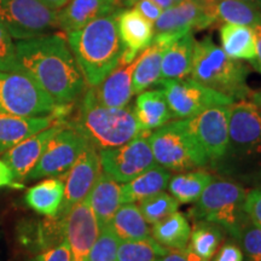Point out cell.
I'll return each instance as SVG.
<instances>
[{"mask_svg":"<svg viewBox=\"0 0 261 261\" xmlns=\"http://www.w3.org/2000/svg\"><path fill=\"white\" fill-rule=\"evenodd\" d=\"M0 71H17V52L16 42L8 29L0 23Z\"/></svg>","mask_w":261,"mask_h":261,"instance_id":"cell-38","label":"cell"},{"mask_svg":"<svg viewBox=\"0 0 261 261\" xmlns=\"http://www.w3.org/2000/svg\"><path fill=\"white\" fill-rule=\"evenodd\" d=\"M64 179L47 178L25 192L29 208L47 218H56L63 203Z\"/></svg>","mask_w":261,"mask_h":261,"instance_id":"cell-25","label":"cell"},{"mask_svg":"<svg viewBox=\"0 0 261 261\" xmlns=\"http://www.w3.org/2000/svg\"><path fill=\"white\" fill-rule=\"evenodd\" d=\"M117 31L122 44L121 65L130 64L139 57L154 39V23L146 19L135 8L123 9L116 15Z\"/></svg>","mask_w":261,"mask_h":261,"instance_id":"cell-17","label":"cell"},{"mask_svg":"<svg viewBox=\"0 0 261 261\" xmlns=\"http://www.w3.org/2000/svg\"><path fill=\"white\" fill-rule=\"evenodd\" d=\"M179 202L172 195L162 191L139 202V210L148 224H156L175 212H178Z\"/></svg>","mask_w":261,"mask_h":261,"instance_id":"cell-35","label":"cell"},{"mask_svg":"<svg viewBox=\"0 0 261 261\" xmlns=\"http://www.w3.org/2000/svg\"><path fill=\"white\" fill-rule=\"evenodd\" d=\"M98 150L117 148L142 133L130 108H108L99 104L89 87L73 125Z\"/></svg>","mask_w":261,"mask_h":261,"instance_id":"cell-3","label":"cell"},{"mask_svg":"<svg viewBox=\"0 0 261 261\" xmlns=\"http://www.w3.org/2000/svg\"><path fill=\"white\" fill-rule=\"evenodd\" d=\"M215 23L210 6L194 0H182L172 8L163 10L154 23V39L151 45L167 48L192 29H204Z\"/></svg>","mask_w":261,"mask_h":261,"instance_id":"cell-11","label":"cell"},{"mask_svg":"<svg viewBox=\"0 0 261 261\" xmlns=\"http://www.w3.org/2000/svg\"><path fill=\"white\" fill-rule=\"evenodd\" d=\"M42 4H45L47 8H50L51 10H55V11H58L61 10L63 6L68 4L69 0H40Z\"/></svg>","mask_w":261,"mask_h":261,"instance_id":"cell-45","label":"cell"},{"mask_svg":"<svg viewBox=\"0 0 261 261\" xmlns=\"http://www.w3.org/2000/svg\"><path fill=\"white\" fill-rule=\"evenodd\" d=\"M58 106L39 85L23 73L0 71V113L39 117L52 115Z\"/></svg>","mask_w":261,"mask_h":261,"instance_id":"cell-7","label":"cell"},{"mask_svg":"<svg viewBox=\"0 0 261 261\" xmlns=\"http://www.w3.org/2000/svg\"><path fill=\"white\" fill-rule=\"evenodd\" d=\"M190 75L191 79L233 100H243L252 93L247 85L248 68L228 57L210 35L195 42Z\"/></svg>","mask_w":261,"mask_h":261,"instance_id":"cell-4","label":"cell"},{"mask_svg":"<svg viewBox=\"0 0 261 261\" xmlns=\"http://www.w3.org/2000/svg\"><path fill=\"white\" fill-rule=\"evenodd\" d=\"M133 114L142 132L158 129L174 119L163 90H146L139 93Z\"/></svg>","mask_w":261,"mask_h":261,"instance_id":"cell-22","label":"cell"},{"mask_svg":"<svg viewBox=\"0 0 261 261\" xmlns=\"http://www.w3.org/2000/svg\"><path fill=\"white\" fill-rule=\"evenodd\" d=\"M182 252H185V253H182L184 254L185 256L188 257L189 260L190 261H210V260H203V259H200V257H197V256H195V255H192L191 253H189V252H187V250H182Z\"/></svg>","mask_w":261,"mask_h":261,"instance_id":"cell-50","label":"cell"},{"mask_svg":"<svg viewBox=\"0 0 261 261\" xmlns=\"http://www.w3.org/2000/svg\"><path fill=\"white\" fill-rule=\"evenodd\" d=\"M174 119H190L210 108L231 106L232 98L204 86L194 79L160 80Z\"/></svg>","mask_w":261,"mask_h":261,"instance_id":"cell-10","label":"cell"},{"mask_svg":"<svg viewBox=\"0 0 261 261\" xmlns=\"http://www.w3.org/2000/svg\"><path fill=\"white\" fill-rule=\"evenodd\" d=\"M136 2H137V0H116L117 5H119V8L121 10L130 8V6L135 5Z\"/></svg>","mask_w":261,"mask_h":261,"instance_id":"cell-48","label":"cell"},{"mask_svg":"<svg viewBox=\"0 0 261 261\" xmlns=\"http://www.w3.org/2000/svg\"><path fill=\"white\" fill-rule=\"evenodd\" d=\"M214 261H243V253L237 243H225L218 252Z\"/></svg>","mask_w":261,"mask_h":261,"instance_id":"cell-42","label":"cell"},{"mask_svg":"<svg viewBox=\"0 0 261 261\" xmlns=\"http://www.w3.org/2000/svg\"><path fill=\"white\" fill-rule=\"evenodd\" d=\"M260 188H261V187H260Z\"/></svg>","mask_w":261,"mask_h":261,"instance_id":"cell-53","label":"cell"},{"mask_svg":"<svg viewBox=\"0 0 261 261\" xmlns=\"http://www.w3.org/2000/svg\"><path fill=\"white\" fill-rule=\"evenodd\" d=\"M247 191L233 181L214 180L204 189L189 214L195 221L215 224L238 241L249 219L244 212Z\"/></svg>","mask_w":261,"mask_h":261,"instance_id":"cell-5","label":"cell"},{"mask_svg":"<svg viewBox=\"0 0 261 261\" xmlns=\"http://www.w3.org/2000/svg\"><path fill=\"white\" fill-rule=\"evenodd\" d=\"M90 142L73 126L62 127L52 137L27 179L62 177L71 168Z\"/></svg>","mask_w":261,"mask_h":261,"instance_id":"cell-13","label":"cell"},{"mask_svg":"<svg viewBox=\"0 0 261 261\" xmlns=\"http://www.w3.org/2000/svg\"><path fill=\"white\" fill-rule=\"evenodd\" d=\"M100 173L102 166L99 151L90 143L69 171L62 175L64 179V198L56 218L64 219L75 205L83 202L90 195Z\"/></svg>","mask_w":261,"mask_h":261,"instance_id":"cell-15","label":"cell"},{"mask_svg":"<svg viewBox=\"0 0 261 261\" xmlns=\"http://www.w3.org/2000/svg\"><path fill=\"white\" fill-rule=\"evenodd\" d=\"M100 228L87 197L64 218V238L69 244L71 261H87Z\"/></svg>","mask_w":261,"mask_h":261,"instance_id":"cell-16","label":"cell"},{"mask_svg":"<svg viewBox=\"0 0 261 261\" xmlns=\"http://www.w3.org/2000/svg\"><path fill=\"white\" fill-rule=\"evenodd\" d=\"M244 212L248 219L261 227V188L252 189L247 192L244 200Z\"/></svg>","mask_w":261,"mask_h":261,"instance_id":"cell-39","label":"cell"},{"mask_svg":"<svg viewBox=\"0 0 261 261\" xmlns=\"http://www.w3.org/2000/svg\"><path fill=\"white\" fill-rule=\"evenodd\" d=\"M152 238L163 247L185 250L190 242L191 226L184 214L175 212L168 218L152 225Z\"/></svg>","mask_w":261,"mask_h":261,"instance_id":"cell-29","label":"cell"},{"mask_svg":"<svg viewBox=\"0 0 261 261\" xmlns=\"http://www.w3.org/2000/svg\"><path fill=\"white\" fill-rule=\"evenodd\" d=\"M14 182V177L10 168L5 165L3 160H0V188L10 187Z\"/></svg>","mask_w":261,"mask_h":261,"instance_id":"cell-44","label":"cell"},{"mask_svg":"<svg viewBox=\"0 0 261 261\" xmlns=\"http://www.w3.org/2000/svg\"><path fill=\"white\" fill-rule=\"evenodd\" d=\"M169 250L152 237L137 241H120L116 261H159Z\"/></svg>","mask_w":261,"mask_h":261,"instance_id":"cell-34","label":"cell"},{"mask_svg":"<svg viewBox=\"0 0 261 261\" xmlns=\"http://www.w3.org/2000/svg\"><path fill=\"white\" fill-rule=\"evenodd\" d=\"M58 117L54 114L48 116L25 117L0 113V154H5L24 139L57 123Z\"/></svg>","mask_w":261,"mask_h":261,"instance_id":"cell-21","label":"cell"},{"mask_svg":"<svg viewBox=\"0 0 261 261\" xmlns=\"http://www.w3.org/2000/svg\"><path fill=\"white\" fill-rule=\"evenodd\" d=\"M252 29L254 32V37H255L256 54H255V58H254L250 63H252L254 69L261 73V24L255 25V27Z\"/></svg>","mask_w":261,"mask_h":261,"instance_id":"cell-43","label":"cell"},{"mask_svg":"<svg viewBox=\"0 0 261 261\" xmlns=\"http://www.w3.org/2000/svg\"><path fill=\"white\" fill-rule=\"evenodd\" d=\"M87 200L102 230L109 226L114 214L121 207V185L102 172Z\"/></svg>","mask_w":261,"mask_h":261,"instance_id":"cell-23","label":"cell"},{"mask_svg":"<svg viewBox=\"0 0 261 261\" xmlns=\"http://www.w3.org/2000/svg\"><path fill=\"white\" fill-rule=\"evenodd\" d=\"M166 48L151 45L139 55L133 70V93L139 94L161 80V62Z\"/></svg>","mask_w":261,"mask_h":261,"instance_id":"cell-30","label":"cell"},{"mask_svg":"<svg viewBox=\"0 0 261 261\" xmlns=\"http://www.w3.org/2000/svg\"><path fill=\"white\" fill-rule=\"evenodd\" d=\"M32 261H71L69 244H68L64 238L61 243H58L51 248H47L46 250L39 254Z\"/></svg>","mask_w":261,"mask_h":261,"instance_id":"cell-40","label":"cell"},{"mask_svg":"<svg viewBox=\"0 0 261 261\" xmlns=\"http://www.w3.org/2000/svg\"><path fill=\"white\" fill-rule=\"evenodd\" d=\"M116 15L97 18L67 34L70 50L90 87L99 85L120 63L122 44Z\"/></svg>","mask_w":261,"mask_h":261,"instance_id":"cell-2","label":"cell"},{"mask_svg":"<svg viewBox=\"0 0 261 261\" xmlns=\"http://www.w3.org/2000/svg\"><path fill=\"white\" fill-rule=\"evenodd\" d=\"M223 232L219 226L207 221H195L191 230L190 242L185 250L203 260H210L214 255L223 241Z\"/></svg>","mask_w":261,"mask_h":261,"instance_id":"cell-33","label":"cell"},{"mask_svg":"<svg viewBox=\"0 0 261 261\" xmlns=\"http://www.w3.org/2000/svg\"><path fill=\"white\" fill-rule=\"evenodd\" d=\"M120 240L109 226L100 230L87 261H116Z\"/></svg>","mask_w":261,"mask_h":261,"instance_id":"cell-36","label":"cell"},{"mask_svg":"<svg viewBox=\"0 0 261 261\" xmlns=\"http://www.w3.org/2000/svg\"><path fill=\"white\" fill-rule=\"evenodd\" d=\"M62 127V123H55L48 128L24 139L3 154V161L11 171L14 181H22L28 178L29 173L35 167L44 150L46 149L48 142Z\"/></svg>","mask_w":261,"mask_h":261,"instance_id":"cell-18","label":"cell"},{"mask_svg":"<svg viewBox=\"0 0 261 261\" xmlns=\"http://www.w3.org/2000/svg\"><path fill=\"white\" fill-rule=\"evenodd\" d=\"M133 8L138 10L146 19H149L151 23H155L158 18L161 16L163 10L152 3L151 0H137Z\"/></svg>","mask_w":261,"mask_h":261,"instance_id":"cell-41","label":"cell"},{"mask_svg":"<svg viewBox=\"0 0 261 261\" xmlns=\"http://www.w3.org/2000/svg\"><path fill=\"white\" fill-rule=\"evenodd\" d=\"M194 2L198 3V4H201V5H203V6H208V5L214 4V3L218 2V0H194Z\"/></svg>","mask_w":261,"mask_h":261,"instance_id":"cell-51","label":"cell"},{"mask_svg":"<svg viewBox=\"0 0 261 261\" xmlns=\"http://www.w3.org/2000/svg\"><path fill=\"white\" fill-rule=\"evenodd\" d=\"M0 23L17 41L27 40L58 28L57 11L40 0H0Z\"/></svg>","mask_w":261,"mask_h":261,"instance_id":"cell-8","label":"cell"},{"mask_svg":"<svg viewBox=\"0 0 261 261\" xmlns=\"http://www.w3.org/2000/svg\"><path fill=\"white\" fill-rule=\"evenodd\" d=\"M195 42L194 34L189 33L166 48L161 62V80L184 79L190 75Z\"/></svg>","mask_w":261,"mask_h":261,"instance_id":"cell-26","label":"cell"},{"mask_svg":"<svg viewBox=\"0 0 261 261\" xmlns=\"http://www.w3.org/2000/svg\"><path fill=\"white\" fill-rule=\"evenodd\" d=\"M221 48L228 57L236 61H249L255 58V37L247 25L223 23L219 29Z\"/></svg>","mask_w":261,"mask_h":261,"instance_id":"cell-27","label":"cell"},{"mask_svg":"<svg viewBox=\"0 0 261 261\" xmlns=\"http://www.w3.org/2000/svg\"><path fill=\"white\" fill-rule=\"evenodd\" d=\"M16 52L19 73L35 81L58 107L75 102L86 91L79 64L62 34L18 40Z\"/></svg>","mask_w":261,"mask_h":261,"instance_id":"cell-1","label":"cell"},{"mask_svg":"<svg viewBox=\"0 0 261 261\" xmlns=\"http://www.w3.org/2000/svg\"><path fill=\"white\" fill-rule=\"evenodd\" d=\"M226 156L241 161L261 160V109L252 100L230 107Z\"/></svg>","mask_w":261,"mask_h":261,"instance_id":"cell-9","label":"cell"},{"mask_svg":"<svg viewBox=\"0 0 261 261\" xmlns=\"http://www.w3.org/2000/svg\"><path fill=\"white\" fill-rule=\"evenodd\" d=\"M240 243L243 253V261H261V227L248 221L241 231Z\"/></svg>","mask_w":261,"mask_h":261,"instance_id":"cell-37","label":"cell"},{"mask_svg":"<svg viewBox=\"0 0 261 261\" xmlns=\"http://www.w3.org/2000/svg\"><path fill=\"white\" fill-rule=\"evenodd\" d=\"M249 97H250V100H252L254 104H256V106L261 109V91H257V92H252Z\"/></svg>","mask_w":261,"mask_h":261,"instance_id":"cell-49","label":"cell"},{"mask_svg":"<svg viewBox=\"0 0 261 261\" xmlns=\"http://www.w3.org/2000/svg\"><path fill=\"white\" fill-rule=\"evenodd\" d=\"M146 132L117 148L99 150L102 172L114 180L125 184L156 166Z\"/></svg>","mask_w":261,"mask_h":261,"instance_id":"cell-12","label":"cell"},{"mask_svg":"<svg viewBox=\"0 0 261 261\" xmlns=\"http://www.w3.org/2000/svg\"><path fill=\"white\" fill-rule=\"evenodd\" d=\"M180 2H182V0H174L175 4H178V3H180Z\"/></svg>","mask_w":261,"mask_h":261,"instance_id":"cell-52","label":"cell"},{"mask_svg":"<svg viewBox=\"0 0 261 261\" xmlns=\"http://www.w3.org/2000/svg\"><path fill=\"white\" fill-rule=\"evenodd\" d=\"M171 171L162 166H154L138 177L121 185V200L123 203H135L165 191L171 180Z\"/></svg>","mask_w":261,"mask_h":261,"instance_id":"cell-24","label":"cell"},{"mask_svg":"<svg viewBox=\"0 0 261 261\" xmlns=\"http://www.w3.org/2000/svg\"><path fill=\"white\" fill-rule=\"evenodd\" d=\"M121 11L116 0H69L57 11L58 28L65 33L79 31L94 19Z\"/></svg>","mask_w":261,"mask_h":261,"instance_id":"cell-19","label":"cell"},{"mask_svg":"<svg viewBox=\"0 0 261 261\" xmlns=\"http://www.w3.org/2000/svg\"><path fill=\"white\" fill-rule=\"evenodd\" d=\"M159 261H190L182 253H175V252H169L166 254L165 256L160 257Z\"/></svg>","mask_w":261,"mask_h":261,"instance_id":"cell-46","label":"cell"},{"mask_svg":"<svg viewBox=\"0 0 261 261\" xmlns=\"http://www.w3.org/2000/svg\"><path fill=\"white\" fill-rule=\"evenodd\" d=\"M213 175L203 169H191L171 178L168 190L179 203H192L213 181Z\"/></svg>","mask_w":261,"mask_h":261,"instance_id":"cell-32","label":"cell"},{"mask_svg":"<svg viewBox=\"0 0 261 261\" xmlns=\"http://www.w3.org/2000/svg\"><path fill=\"white\" fill-rule=\"evenodd\" d=\"M148 139L156 163L168 171H191L210 163L185 119L150 132Z\"/></svg>","mask_w":261,"mask_h":261,"instance_id":"cell-6","label":"cell"},{"mask_svg":"<svg viewBox=\"0 0 261 261\" xmlns=\"http://www.w3.org/2000/svg\"><path fill=\"white\" fill-rule=\"evenodd\" d=\"M109 227L120 241H137L150 237L148 221L143 217L138 205L123 203L114 214Z\"/></svg>","mask_w":261,"mask_h":261,"instance_id":"cell-28","label":"cell"},{"mask_svg":"<svg viewBox=\"0 0 261 261\" xmlns=\"http://www.w3.org/2000/svg\"><path fill=\"white\" fill-rule=\"evenodd\" d=\"M151 2L155 3V4L160 6L162 10H167L175 4L174 0H151Z\"/></svg>","mask_w":261,"mask_h":261,"instance_id":"cell-47","label":"cell"},{"mask_svg":"<svg viewBox=\"0 0 261 261\" xmlns=\"http://www.w3.org/2000/svg\"><path fill=\"white\" fill-rule=\"evenodd\" d=\"M231 106L210 108L198 115L185 119L210 162H219L226 155Z\"/></svg>","mask_w":261,"mask_h":261,"instance_id":"cell-14","label":"cell"},{"mask_svg":"<svg viewBox=\"0 0 261 261\" xmlns=\"http://www.w3.org/2000/svg\"><path fill=\"white\" fill-rule=\"evenodd\" d=\"M136 61L127 65L119 64L102 83L91 87L98 103L108 108H126L128 106L135 96L132 77Z\"/></svg>","mask_w":261,"mask_h":261,"instance_id":"cell-20","label":"cell"},{"mask_svg":"<svg viewBox=\"0 0 261 261\" xmlns=\"http://www.w3.org/2000/svg\"><path fill=\"white\" fill-rule=\"evenodd\" d=\"M215 22L247 25L254 28L261 24V11L243 0H218L208 5Z\"/></svg>","mask_w":261,"mask_h":261,"instance_id":"cell-31","label":"cell"}]
</instances>
